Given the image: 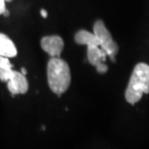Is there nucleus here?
Here are the masks:
<instances>
[{"label": "nucleus", "instance_id": "9b49d317", "mask_svg": "<svg viewBox=\"0 0 149 149\" xmlns=\"http://www.w3.org/2000/svg\"><path fill=\"white\" fill-rule=\"evenodd\" d=\"M96 70H97V72L98 73H100V74H105L108 72V66L105 64V63H102L101 65H99V66H97L96 67Z\"/></svg>", "mask_w": 149, "mask_h": 149}, {"label": "nucleus", "instance_id": "4468645a", "mask_svg": "<svg viewBox=\"0 0 149 149\" xmlns=\"http://www.w3.org/2000/svg\"><path fill=\"white\" fill-rule=\"evenodd\" d=\"M2 15H3V16H4V17H9V15H10V14H9V11L7 10V9H5V10L3 11Z\"/></svg>", "mask_w": 149, "mask_h": 149}, {"label": "nucleus", "instance_id": "0eeeda50", "mask_svg": "<svg viewBox=\"0 0 149 149\" xmlns=\"http://www.w3.org/2000/svg\"><path fill=\"white\" fill-rule=\"evenodd\" d=\"M17 54V47L8 36L0 33V55L6 57H15Z\"/></svg>", "mask_w": 149, "mask_h": 149}, {"label": "nucleus", "instance_id": "9d476101", "mask_svg": "<svg viewBox=\"0 0 149 149\" xmlns=\"http://www.w3.org/2000/svg\"><path fill=\"white\" fill-rule=\"evenodd\" d=\"M0 67L4 68V69H12V64L10 63L8 57L0 55Z\"/></svg>", "mask_w": 149, "mask_h": 149}, {"label": "nucleus", "instance_id": "423d86ee", "mask_svg": "<svg viewBox=\"0 0 149 149\" xmlns=\"http://www.w3.org/2000/svg\"><path fill=\"white\" fill-rule=\"evenodd\" d=\"M107 53L99 46L87 47V58L91 65L97 67L106 61Z\"/></svg>", "mask_w": 149, "mask_h": 149}, {"label": "nucleus", "instance_id": "2eb2a0df", "mask_svg": "<svg viewBox=\"0 0 149 149\" xmlns=\"http://www.w3.org/2000/svg\"><path fill=\"white\" fill-rule=\"evenodd\" d=\"M22 74H24V76H26V74H27V71H26L25 68H22Z\"/></svg>", "mask_w": 149, "mask_h": 149}, {"label": "nucleus", "instance_id": "20e7f679", "mask_svg": "<svg viewBox=\"0 0 149 149\" xmlns=\"http://www.w3.org/2000/svg\"><path fill=\"white\" fill-rule=\"evenodd\" d=\"M41 47L52 57H59L64 49L63 39L56 35L46 36L41 40Z\"/></svg>", "mask_w": 149, "mask_h": 149}, {"label": "nucleus", "instance_id": "f257e3e1", "mask_svg": "<svg viewBox=\"0 0 149 149\" xmlns=\"http://www.w3.org/2000/svg\"><path fill=\"white\" fill-rule=\"evenodd\" d=\"M47 82L53 93L61 96L71 84V71L68 63L59 57H52L47 63Z\"/></svg>", "mask_w": 149, "mask_h": 149}, {"label": "nucleus", "instance_id": "7ed1b4c3", "mask_svg": "<svg viewBox=\"0 0 149 149\" xmlns=\"http://www.w3.org/2000/svg\"><path fill=\"white\" fill-rule=\"evenodd\" d=\"M93 31L95 36L99 41V46L102 49H104L107 55L109 56L112 62L115 61V55L118 52V46L111 37L108 28L106 27L103 20H97L94 23Z\"/></svg>", "mask_w": 149, "mask_h": 149}, {"label": "nucleus", "instance_id": "6e6552de", "mask_svg": "<svg viewBox=\"0 0 149 149\" xmlns=\"http://www.w3.org/2000/svg\"><path fill=\"white\" fill-rule=\"evenodd\" d=\"M74 41L79 45H85L87 47L90 46H99V41L94 33L88 32L86 30H79L77 32L74 36ZM100 47V46H99Z\"/></svg>", "mask_w": 149, "mask_h": 149}, {"label": "nucleus", "instance_id": "dca6fc26", "mask_svg": "<svg viewBox=\"0 0 149 149\" xmlns=\"http://www.w3.org/2000/svg\"><path fill=\"white\" fill-rule=\"evenodd\" d=\"M5 2H11V1H13V0H4Z\"/></svg>", "mask_w": 149, "mask_h": 149}, {"label": "nucleus", "instance_id": "f8f14e48", "mask_svg": "<svg viewBox=\"0 0 149 149\" xmlns=\"http://www.w3.org/2000/svg\"><path fill=\"white\" fill-rule=\"evenodd\" d=\"M5 1L4 0H0V15L3 13V11L6 9V6H5Z\"/></svg>", "mask_w": 149, "mask_h": 149}, {"label": "nucleus", "instance_id": "ddd939ff", "mask_svg": "<svg viewBox=\"0 0 149 149\" xmlns=\"http://www.w3.org/2000/svg\"><path fill=\"white\" fill-rule=\"evenodd\" d=\"M40 13H41V16L43 17H45V19H46V17H47V12L45 10V9H42Z\"/></svg>", "mask_w": 149, "mask_h": 149}, {"label": "nucleus", "instance_id": "1a4fd4ad", "mask_svg": "<svg viewBox=\"0 0 149 149\" xmlns=\"http://www.w3.org/2000/svg\"><path fill=\"white\" fill-rule=\"evenodd\" d=\"M14 74L13 69H4V68L0 67V80L2 81H6L10 80Z\"/></svg>", "mask_w": 149, "mask_h": 149}, {"label": "nucleus", "instance_id": "f03ea898", "mask_svg": "<svg viewBox=\"0 0 149 149\" xmlns=\"http://www.w3.org/2000/svg\"><path fill=\"white\" fill-rule=\"evenodd\" d=\"M149 93V65L139 63L134 68L129 84L125 92V98L129 104L138 103L143 94Z\"/></svg>", "mask_w": 149, "mask_h": 149}, {"label": "nucleus", "instance_id": "39448f33", "mask_svg": "<svg viewBox=\"0 0 149 149\" xmlns=\"http://www.w3.org/2000/svg\"><path fill=\"white\" fill-rule=\"evenodd\" d=\"M7 87L13 96L17 94H25L28 91V81L24 74L14 71L12 79L7 81Z\"/></svg>", "mask_w": 149, "mask_h": 149}]
</instances>
